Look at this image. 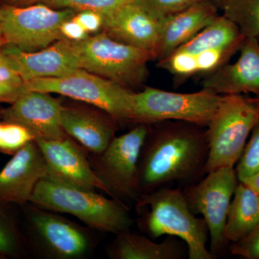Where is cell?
<instances>
[{
  "mask_svg": "<svg viewBox=\"0 0 259 259\" xmlns=\"http://www.w3.org/2000/svg\"><path fill=\"white\" fill-rule=\"evenodd\" d=\"M149 127L140 153L139 197L173 187H187L205 176L209 156L207 131L189 122Z\"/></svg>",
  "mask_w": 259,
  "mask_h": 259,
  "instance_id": "1",
  "label": "cell"
},
{
  "mask_svg": "<svg viewBox=\"0 0 259 259\" xmlns=\"http://www.w3.org/2000/svg\"><path fill=\"white\" fill-rule=\"evenodd\" d=\"M135 206L139 228L151 239L177 237L187 245L189 258H216L207 247V224L192 212L182 187H165L141 194Z\"/></svg>",
  "mask_w": 259,
  "mask_h": 259,
  "instance_id": "2",
  "label": "cell"
},
{
  "mask_svg": "<svg viewBox=\"0 0 259 259\" xmlns=\"http://www.w3.org/2000/svg\"><path fill=\"white\" fill-rule=\"evenodd\" d=\"M40 208L71 214L95 231L117 234L134 224L128 205L97 191L81 190L46 180L37 184L30 202Z\"/></svg>",
  "mask_w": 259,
  "mask_h": 259,
  "instance_id": "3",
  "label": "cell"
},
{
  "mask_svg": "<svg viewBox=\"0 0 259 259\" xmlns=\"http://www.w3.org/2000/svg\"><path fill=\"white\" fill-rule=\"evenodd\" d=\"M23 207L29 253L44 259H83L93 253L97 245L94 230L31 203Z\"/></svg>",
  "mask_w": 259,
  "mask_h": 259,
  "instance_id": "4",
  "label": "cell"
},
{
  "mask_svg": "<svg viewBox=\"0 0 259 259\" xmlns=\"http://www.w3.org/2000/svg\"><path fill=\"white\" fill-rule=\"evenodd\" d=\"M258 122L259 97L221 95L206 130L209 144L206 175L222 167L234 168L248 136Z\"/></svg>",
  "mask_w": 259,
  "mask_h": 259,
  "instance_id": "5",
  "label": "cell"
},
{
  "mask_svg": "<svg viewBox=\"0 0 259 259\" xmlns=\"http://www.w3.org/2000/svg\"><path fill=\"white\" fill-rule=\"evenodd\" d=\"M73 42L81 69L125 88L144 81L148 62L153 59L151 53L119 41L105 31Z\"/></svg>",
  "mask_w": 259,
  "mask_h": 259,
  "instance_id": "6",
  "label": "cell"
},
{
  "mask_svg": "<svg viewBox=\"0 0 259 259\" xmlns=\"http://www.w3.org/2000/svg\"><path fill=\"white\" fill-rule=\"evenodd\" d=\"M221 95L202 89L193 93H177L153 88L132 95L131 122L151 125L176 120L207 127Z\"/></svg>",
  "mask_w": 259,
  "mask_h": 259,
  "instance_id": "7",
  "label": "cell"
},
{
  "mask_svg": "<svg viewBox=\"0 0 259 259\" xmlns=\"http://www.w3.org/2000/svg\"><path fill=\"white\" fill-rule=\"evenodd\" d=\"M150 125L137 124L134 128L115 136L98 154L88 153L94 171L112 198L127 205L139 197V162L141 148Z\"/></svg>",
  "mask_w": 259,
  "mask_h": 259,
  "instance_id": "8",
  "label": "cell"
},
{
  "mask_svg": "<svg viewBox=\"0 0 259 259\" xmlns=\"http://www.w3.org/2000/svg\"><path fill=\"white\" fill-rule=\"evenodd\" d=\"M30 91L59 94L101 109L117 122H131L132 92L122 85L83 69L55 78H42L24 84Z\"/></svg>",
  "mask_w": 259,
  "mask_h": 259,
  "instance_id": "9",
  "label": "cell"
},
{
  "mask_svg": "<svg viewBox=\"0 0 259 259\" xmlns=\"http://www.w3.org/2000/svg\"><path fill=\"white\" fill-rule=\"evenodd\" d=\"M76 13L39 3L27 6L5 4L0 7V31L6 45L27 52L40 51L63 38L61 24Z\"/></svg>",
  "mask_w": 259,
  "mask_h": 259,
  "instance_id": "10",
  "label": "cell"
},
{
  "mask_svg": "<svg viewBox=\"0 0 259 259\" xmlns=\"http://www.w3.org/2000/svg\"><path fill=\"white\" fill-rule=\"evenodd\" d=\"M238 180L233 167H222L209 172L199 182L184 187L186 200L192 212L201 214L208 228L209 251L217 258L229 248L224 238L228 210Z\"/></svg>",
  "mask_w": 259,
  "mask_h": 259,
  "instance_id": "11",
  "label": "cell"
},
{
  "mask_svg": "<svg viewBox=\"0 0 259 259\" xmlns=\"http://www.w3.org/2000/svg\"><path fill=\"white\" fill-rule=\"evenodd\" d=\"M46 162L44 180L59 185L107 194L90 164L88 153L69 136L56 140H35Z\"/></svg>",
  "mask_w": 259,
  "mask_h": 259,
  "instance_id": "12",
  "label": "cell"
},
{
  "mask_svg": "<svg viewBox=\"0 0 259 259\" xmlns=\"http://www.w3.org/2000/svg\"><path fill=\"white\" fill-rule=\"evenodd\" d=\"M103 15L104 30L113 38L151 53L154 59L163 19L139 0Z\"/></svg>",
  "mask_w": 259,
  "mask_h": 259,
  "instance_id": "13",
  "label": "cell"
},
{
  "mask_svg": "<svg viewBox=\"0 0 259 259\" xmlns=\"http://www.w3.org/2000/svg\"><path fill=\"white\" fill-rule=\"evenodd\" d=\"M62 102L42 92L27 90L16 101L3 109L2 119L23 126L35 140L64 139L61 123Z\"/></svg>",
  "mask_w": 259,
  "mask_h": 259,
  "instance_id": "14",
  "label": "cell"
},
{
  "mask_svg": "<svg viewBox=\"0 0 259 259\" xmlns=\"http://www.w3.org/2000/svg\"><path fill=\"white\" fill-rule=\"evenodd\" d=\"M0 49L11 61L24 84L33 79L61 77L81 69L74 42L64 38L33 52L9 45Z\"/></svg>",
  "mask_w": 259,
  "mask_h": 259,
  "instance_id": "15",
  "label": "cell"
},
{
  "mask_svg": "<svg viewBox=\"0 0 259 259\" xmlns=\"http://www.w3.org/2000/svg\"><path fill=\"white\" fill-rule=\"evenodd\" d=\"M46 176L44 155L35 141L23 146L0 171V204L23 206Z\"/></svg>",
  "mask_w": 259,
  "mask_h": 259,
  "instance_id": "16",
  "label": "cell"
},
{
  "mask_svg": "<svg viewBox=\"0 0 259 259\" xmlns=\"http://www.w3.org/2000/svg\"><path fill=\"white\" fill-rule=\"evenodd\" d=\"M238 60L223 64L202 80V88L219 95L253 93L259 97V42L246 37Z\"/></svg>",
  "mask_w": 259,
  "mask_h": 259,
  "instance_id": "17",
  "label": "cell"
},
{
  "mask_svg": "<svg viewBox=\"0 0 259 259\" xmlns=\"http://www.w3.org/2000/svg\"><path fill=\"white\" fill-rule=\"evenodd\" d=\"M117 121L98 107L64 105L61 123L65 134L90 154L104 151L115 137Z\"/></svg>",
  "mask_w": 259,
  "mask_h": 259,
  "instance_id": "18",
  "label": "cell"
},
{
  "mask_svg": "<svg viewBox=\"0 0 259 259\" xmlns=\"http://www.w3.org/2000/svg\"><path fill=\"white\" fill-rule=\"evenodd\" d=\"M217 16L215 7L207 0L165 17L154 59L160 61L170 55Z\"/></svg>",
  "mask_w": 259,
  "mask_h": 259,
  "instance_id": "19",
  "label": "cell"
},
{
  "mask_svg": "<svg viewBox=\"0 0 259 259\" xmlns=\"http://www.w3.org/2000/svg\"><path fill=\"white\" fill-rule=\"evenodd\" d=\"M112 259H182L188 256L187 245L177 237L167 236L161 243L131 229L115 235L107 249Z\"/></svg>",
  "mask_w": 259,
  "mask_h": 259,
  "instance_id": "20",
  "label": "cell"
},
{
  "mask_svg": "<svg viewBox=\"0 0 259 259\" xmlns=\"http://www.w3.org/2000/svg\"><path fill=\"white\" fill-rule=\"evenodd\" d=\"M258 224V197L251 189L238 181L225 226L226 243L230 245L240 241Z\"/></svg>",
  "mask_w": 259,
  "mask_h": 259,
  "instance_id": "21",
  "label": "cell"
},
{
  "mask_svg": "<svg viewBox=\"0 0 259 259\" xmlns=\"http://www.w3.org/2000/svg\"><path fill=\"white\" fill-rule=\"evenodd\" d=\"M245 37L226 17L218 15L208 25L177 50L197 54L210 49H234L239 51Z\"/></svg>",
  "mask_w": 259,
  "mask_h": 259,
  "instance_id": "22",
  "label": "cell"
},
{
  "mask_svg": "<svg viewBox=\"0 0 259 259\" xmlns=\"http://www.w3.org/2000/svg\"><path fill=\"white\" fill-rule=\"evenodd\" d=\"M223 15L236 25L245 38L259 36V0H224Z\"/></svg>",
  "mask_w": 259,
  "mask_h": 259,
  "instance_id": "23",
  "label": "cell"
},
{
  "mask_svg": "<svg viewBox=\"0 0 259 259\" xmlns=\"http://www.w3.org/2000/svg\"><path fill=\"white\" fill-rule=\"evenodd\" d=\"M28 253L18 223L4 204H0V258H23Z\"/></svg>",
  "mask_w": 259,
  "mask_h": 259,
  "instance_id": "24",
  "label": "cell"
},
{
  "mask_svg": "<svg viewBox=\"0 0 259 259\" xmlns=\"http://www.w3.org/2000/svg\"><path fill=\"white\" fill-rule=\"evenodd\" d=\"M133 0H37L55 9H71L76 12L92 10L102 15L111 13Z\"/></svg>",
  "mask_w": 259,
  "mask_h": 259,
  "instance_id": "25",
  "label": "cell"
},
{
  "mask_svg": "<svg viewBox=\"0 0 259 259\" xmlns=\"http://www.w3.org/2000/svg\"><path fill=\"white\" fill-rule=\"evenodd\" d=\"M35 138L28 130L14 122H0V153L14 155Z\"/></svg>",
  "mask_w": 259,
  "mask_h": 259,
  "instance_id": "26",
  "label": "cell"
},
{
  "mask_svg": "<svg viewBox=\"0 0 259 259\" xmlns=\"http://www.w3.org/2000/svg\"><path fill=\"white\" fill-rule=\"evenodd\" d=\"M235 171L239 182L259 171V122L252 130Z\"/></svg>",
  "mask_w": 259,
  "mask_h": 259,
  "instance_id": "27",
  "label": "cell"
},
{
  "mask_svg": "<svg viewBox=\"0 0 259 259\" xmlns=\"http://www.w3.org/2000/svg\"><path fill=\"white\" fill-rule=\"evenodd\" d=\"M158 66L178 76H189L198 73L194 54L176 50L161 59Z\"/></svg>",
  "mask_w": 259,
  "mask_h": 259,
  "instance_id": "28",
  "label": "cell"
},
{
  "mask_svg": "<svg viewBox=\"0 0 259 259\" xmlns=\"http://www.w3.org/2000/svg\"><path fill=\"white\" fill-rule=\"evenodd\" d=\"M234 49H210L194 54L198 73H210L225 64L235 53Z\"/></svg>",
  "mask_w": 259,
  "mask_h": 259,
  "instance_id": "29",
  "label": "cell"
},
{
  "mask_svg": "<svg viewBox=\"0 0 259 259\" xmlns=\"http://www.w3.org/2000/svg\"><path fill=\"white\" fill-rule=\"evenodd\" d=\"M158 16L164 18L207 0H139Z\"/></svg>",
  "mask_w": 259,
  "mask_h": 259,
  "instance_id": "30",
  "label": "cell"
},
{
  "mask_svg": "<svg viewBox=\"0 0 259 259\" xmlns=\"http://www.w3.org/2000/svg\"><path fill=\"white\" fill-rule=\"evenodd\" d=\"M232 255L248 259H259V224L246 236L229 245Z\"/></svg>",
  "mask_w": 259,
  "mask_h": 259,
  "instance_id": "31",
  "label": "cell"
},
{
  "mask_svg": "<svg viewBox=\"0 0 259 259\" xmlns=\"http://www.w3.org/2000/svg\"><path fill=\"white\" fill-rule=\"evenodd\" d=\"M0 83L25 88L24 81L8 56L0 49Z\"/></svg>",
  "mask_w": 259,
  "mask_h": 259,
  "instance_id": "32",
  "label": "cell"
},
{
  "mask_svg": "<svg viewBox=\"0 0 259 259\" xmlns=\"http://www.w3.org/2000/svg\"><path fill=\"white\" fill-rule=\"evenodd\" d=\"M90 33L98 32L103 28V15L92 10L76 12L73 17Z\"/></svg>",
  "mask_w": 259,
  "mask_h": 259,
  "instance_id": "33",
  "label": "cell"
},
{
  "mask_svg": "<svg viewBox=\"0 0 259 259\" xmlns=\"http://www.w3.org/2000/svg\"><path fill=\"white\" fill-rule=\"evenodd\" d=\"M60 31L63 38L73 42L82 41L90 37V34L74 18L61 24Z\"/></svg>",
  "mask_w": 259,
  "mask_h": 259,
  "instance_id": "34",
  "label": "cell"
},
{
  "mask_svg": "<svg viewBox=\"0 0 259 259\" xmlns=\"http://www.w3.org/2000/svg\"><path fill=\"white\" fill-rule=\"evenodd\" d=\"M26 91L25 88H18L0 83V103L10 105L16 101L19 97Z\"/></svg>",
  "mask_w": 259,
  "mask_h": 259,
  "instance_id": "35",
  "label": "cell"
},
{
  "mask_svg": "<svg viewBox=\"0 0 259 259\" xmlns=\"http://www.w3.org/2000/svg\"><path fill=\"white\" fill-rule=\"evenodd\" d=\"M240 182L251 189L259 199V171Z\"/></svg>",
  "mask_w": 259,
  "mask_h": 259,
  "instance_id": "36",
  "label": "cell"
},
{
  "mask_svg": "<svg viewBox=\"0 0 259 259\" xmlns=\"http://www.w3.org/2000/svg\"><path fill=\"white\" fill-rule=\"evenodd\" d=\"M5 5H13V6H27L35 4L37 0H4Z\"/></svg>",
  "mask_w": 259,
  "mask_h": 259,
  "instance_id": "37",
  "label": "cell"
},
{
  "mask_svg": "<svg viewBox=\"0 0 259 259\" xmlns=\"http://www.w3.org/2000/svg\"><path fill=\"white\" fill-rule=\"evenodd\" d=\"M5 45H6V42H5L3 34H2L1 31H0V49H1L2 47H4Z\"/></svg>",
  "mask_w": 259,
  "mask_h": 259,
  "instance_id": "38",
  "label": "cell"
},
{
  "mask_svg": "<svg viewBox=\"0 0 259 259\" xmlns=\"http://www.w3.org/2000/svg\"><path fill=\"white\" fill-rule=\"evenodd\" d=\"M3 109L0 108V118H1L2 112H3Z\"/></svg>",
  "mask_w": 259,
  "mask_h": 259,
  "instance_id": "39",
  "label": "cell"
},
{
  "mask_svg": "<svg viewBox=\"0 0 259 259\" xmlns=\"http://www.w3.org/2000/svg\"><path fill=\"white\" fill-rule=\"evenodd\" d=\"M257 39H258V42H259V36L257 37Z\"/></svg>",
  "mask_w": 259,
  "mask_h": 259,
  "instance_id": "40",
  "label": "cell"
},
{
  "mask_svg": "<svg viewBox=\"0 0 259 259\" xmlns=\"http://www.w3.org/2000/svg\"><path fill=\"white\" fill-rule=\"evenodd\" d=\"M221 1H223V2H224V0H221Z\"/></svg>",
  "mask_w": 259,
  "mask_h": 259,
  "instance_id": "41",
  "label": "cell"
}]
</instances>
